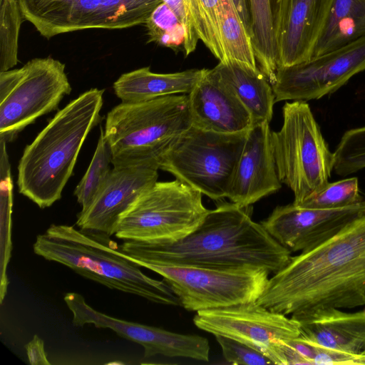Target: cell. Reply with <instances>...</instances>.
<instances>
[{
	"mask_svg": "<svg viewBox=\"0 0 365 365\" xmlns=\"http://www.w3.org/2000/svg\"><path fill=\"white\" fill-rule=\"evenodd\" d=\"M112 151L105 136L104 130L100 128V136L91 163L83 177L76 186L74 195L86 210L96 198L110 176L112 169Z\"/></svg>",
	"mask_w": 365,
	"mask_h": 365,
	"instance_id": "cell-27",
	"label": "cell"
},
{
	"mask_svg": "<svg viewBox=\"0 0 365 365\" xmlns=\"http://www.w3.org/2000/svg\"><path fill=\"white\" fill-rule=\"evenodd\" d=\"M364 356V365H365V351L361 354Z\"/></svg>",
	"mask_w": 365,
	"mask_h": 365,
	"instance_id": "cell-36",
	"label": "cell"
},
{
	"mask_svg": "<svg viewBox=\"0 0 365 365\" xmlns=\"http://www.w3.org/2000/svg\"><path fill=\"white\" fill-rule=\"evenodd\" d=\"M364 305H365V293L364 294Z\"/></svg>",
	"mask_w": 365,
	"mask_h": 365,
	"instance_id": "cell-37",
	"label": "cell"
},
{
	"mask_svg": "<svg viewBox=\"0 0 365 365\" xmlns=\"http://www.w3.org/2000/svg\"><path fill=\"white\" fill-rule=\"evenodd\" d=\"M252 41L257 63L269 83H274L278 68L274 40L271 0H248Z\"/></svg>",
	"mask_w": 365,
	"mask_h": 365,
	"instance_id": "cell-24",
	"label": "cell"
},
{
	"mask_svg": "<svg viewBox=\"0 0 365 365\" xmlns=\"http://www.w3.org/2000/svg\"><path fill=\"white\" fill-rule=\"evenodd\" d=\"M174 12L185 30V38L183 44V51L187 56L195 48L198 38L193 28L188 9L184 0H162Z\"/></svg>",
	"mask_w": 365,
	"mask_h": 365,
	"instance_id": "cell-33",
	"label": "cell"
},
{
	"mask_svg": "<svg viewBox=\"0 0 365 365\" xmlns=\"http://www.w3.org/2000/svg\"><path fill=\"white\" fill-rule=\"evenodd\" d=\"M220 344L223 356L232 364H270L272 361L259 351L239 341L223 336H215Z\"/></svg>",
	"mask_w": 365,
	"mask_h": 365,
	"instance_id": "cell-32",
	"label": "cell"
},
{
	"mask_svg": "<svg viewBox=\"0 0 365 365\" xmlns=\"http://www.w3.org/2000/svg\"><path fill=\"white\" fill-rule=\"evenodd\" d=\"M294 319L300 324L299 337L312 344L353 355L365 351V309H321Z\"/></svg>",
	"mask_w": 365,
	"mask_h": 365,
	"instance_id": "cell-20",
	"label": "cell"
},
{
	"mask_svg": "<svg viewBox=\"0 0 365 365\" xmlns=\"http://www.w3.org/2000/svg\"><path fill=\"white\" fill-rule=\"evenodd\" d=\"M282 113L281 129L271 133L273 155L280 182L300 205L329 182L334 153L307 101L286 102Z\"/></svg>",
	"mask_w": 365,
	"mask_h": 365,
	"instance_id": "cell-6",
	"label": "cell"
},
{
	"mask_svg": "<svg viewBox=\"0 0 365 365\" xmlns=\"http://www.w3.org/2000/svg\"><path fill=\"white\" fill-rule=\"evenodd\" d=\"M195 325L214 336L244 343L264 354L274 364H284L281 342L298 337L300 324L256 302L197 312Z\"/></svg>",
	"mask_w": 365,
	"mask_h": 365,
	"instance_id": "cell-11",
	"label": "cell"
},
{
	"mask_svg": "<svg viewBox=\"0 0 365 365\" xmlns=\"http://www.w3.org/2000/svg\"><path fill=\"white\" fill-rule=\"evenodd\" d=\"M269 123H255L247 131L227 198L233 203L250 207L278 191L282 186L273 155Z\"/></svg>",
	"mask_w": 365,
	"mask_h": 365,
	"instance_id": "cell-18",
	"label": "cell"
},
{
	"mask_svg": "<svg viewBox=\"0 0 365 365\" xmlns=\"http://www.w3.org/2000/svg\"><path fill=\"white\" fill-rule=\"evenodd\" d=\"M19 73L14 88L0 101V140L6 143L37 118L56 110L71 91L65 64L51 57L34 58Z\"/></svg>",
	"mask_w": 365,
	"mask_h": 365,
	"instance_id": "cell-12",
	"label": "cell"
},
{
	"mask_svg": "<svg viewBox=\"0 0 365 365\" xmlns=\"http://www.w3.org/2000/svg\"><path fill=\"white\" fill-rule=\"evenodd\" d=\"M247 131L222 133L191 125L161 155L160 169L213 200L227 198Z\"/></svg>",
	"mask_w": 365,
	"mask_h": 365,
	"instance_id": "cell-7",
	"label": "cell"
},
{
	"mask_svg": "<svg viewBox=\"0 0 365 365\" xmlns=\"http://www.w3.org/2000/svg\"><path fill=\"white\" fill-rule=\"evenodd\" d=\"M150 41L175 51L185 42V30L170 7L162 2L151 13L145 24Z\"/></svg>",
	"mask_w": 365,
	"mask_h": 365,
	"instance_id": "cell-31",
	"label": "cell"
},
{
	"mask_svg": "<svg viewBox=\"0 0 365 365\" xmlns=\"http://www.w3.org/2000/svg\"><path fill=\"white\" fill-rule=\"evenodd\" d=\"M63 300L72 314L73 326L93 324L97 328L111 329L120 337L141 345L145 358L163 355L209 361L210 344L205 337L175 333L108 315L93 308L76 292L66 293Z\"/></svg>",
	"mask_w": 365,
	"mask_h": 365,
	"instance_id": "cell-14",
	"label": "cell"
},
{
	"mask_svg": "<svg viewBox=\"0 0 365 365\" xmlns=\"http://www.w3.org/2000/svg\"><path fill=\"white\" fill-rule=\"evenodd\" d=\"M232 1L245 28L248 31L250 35L252 36L251 19L248 0H232Z\"/></svg>",
	"mask_w": 365,
	"mask_h": 365,
	"instance_id": "cell-35",
	"label": "cell"
},
{
	"mask_svg": "<svg viewBox=\"0 0 365 365\" xmlns=\"http://www.w3.org/2000/svg\"><path fill=\"white\" fill-rule=\"evenodd\" d=\"M110 237L67 225H51L36 236V255L66 266L77 274L111 289L134 294L149 302L180 306L178 297L163 279L144 274L138 264L112 245Z\"/></svg>",
	"mask_w": 365,
	"mask_h": 365,
	"instance_id": "cell-4",
	"label": "cell"
},
{
	"mask_svg": "<svg viewBox=\"0 0 365 365\" xmlns=\"http://www.w3.org/2000/svg\"><path fill=\"white\" fill-rule=\"evenodd\" d=\"M364 71L365 36L307 61L279 67L271 86L275 102L317 100Z\"/></svg>",
	"mask_w": 365,
	"mask_h": 365,
	"instance_id": "cell-13",
	"label": "cell"
},
{
	"mask_svg": "<svg viewBox=\"0 0 365 365\" xmlns=\"http://www.w3.org/2000/svg\"><path fill=\"white\" fill-rule=\"evenodd\" d=\"M23 16L16 0H0V72L18 63L19 34Z\"/></svg>",
	"mask_w": 365,
	"mask_h": 365,
	"instance_id": "cell-28",
	"label": "cell"
},
{
	"mask_svg": "<svg viewBox=\"0 0 365 365\" xmlns=\"http://www.w3.org/2000/svg\"><path fill=\"white\" fill-rule=\"evenodd\" d=\"M139 266L163 277L190 312L256 302L269 280V272L259 267L215 269L141 263Z\"/></svg>",
	"mask_w": 365,
	"mask_h": 365,
	"instance_id": "cell-10",
	"label": "cell"
},
{
	"mask_svg": "<svg viewBox=\"0 0 365 365\" xmlns=\"http://www.w3.org/2000/svg\"><path fill=\"white\" fill-rule=\"evenodd\" d=\"M365 210L318 246L291 257L257 302L294 319L317 309L364 305Z\"/></svg>",
	"mask_w": 365,
	"mask_h": 365,
	"instance_id": "cell-1",
	"label": "cell"
},
{
	"mask_svg": "<svg viewBox=\"0 0 365 365\" xmlns=\"http://www.w3.org/2000/svg\"><path fill=\"white\" fill-rule=\"evenodd\" d=\"M192 125L217 133L248 130L252 116L235 93L212 71L206 73L187 94Z\"/></svg>",
	"mask_w": 365,
	"mask_h": 365,
	"instance_id": "cell-19",
	"label": "cell"
},
{
	"mask_svg": "<svg viewBox=\"0 0 365 365\" xmlns=\"http://www.w3.org/2000/svg\"><path fill=\"white\" fill-rule=\"evenodd\" d=\"M334 0H277L274 40L279 67L310 60Z\"/></svg>",
	"mask_w": 365,
	"mask_h": 365,
	"instance_id": "cell-16",
	"label": "cell"
},
{
	"mask_svg": "<svg viewBox=\"0 0 365 365\" xmlns=\"http://www.w3.org/2000/svg\"><path fill=\"white\" fill-rule=\"evenodd\" d=\"M192 125L188 95L173 94L124 103L107 114L105 136L113 166L159 158L172 140Z\"/></svg>",
	"mask_w": 365,
	"mask_h": 365,
	"instance_id": "cell-5",
	"label": "cell"
},
{
	"mask_svg": "<svg viewBox=\"0 0 365 365\" xmlns=\"http://www.w3.org/2000/svg\"><path fill=\"white\" fill-rule=\"evenodd\" d=\"M159 169L155 160L113 166L96 198L78 214L76 226L83 231L110 237L120 217L157 182Z\"/></svg>",
	"mask_w": 365,
	"mask_h": 365,
	"instance_id": "cell-15",
	"label": "cell"
},
{
	"mask_svg": "<svg viewBox=\"0 0 365 365\" xmlns=\"http://www.w3.org/2000/svg\"><path fill=\"white\" fill-rule=\"evenodd\" d=\"M23 18L46 38L92 29L145 24L162 0H16Z\"/></svg>",
	"mask_w": 365,
	"mask_h": 365,
	"instance_id": "cell-9",
	"label": "cell"
},
{
	"mask_svg": "<svg viewBox=\"0 0 365 365\" xmlns=\"http://www.w3.org/2000/svg\"><path fill=\"white\" fill-rule=\"evenodd\" d=\"M29 364L31 365H50L44 349L43 341L34 335L32 339L25 346Z\"/></svg>",
	"mask_w": 365,
	"mask_h": 365,
	"instance_id": "cell-34",
	"label": "cell"
},
{
	"mask_svg": "<svg viewBox=\"0 0 365 365\" xmlns=\"http://www.w3.org/2000/svg\"><path fill=\"white\" fill-rule=\"evenodd\" d=\"M199 40L220 63L227 58L221 37L220 0H184Z\"/></svg>",
	"mask_w": 365,
	"mask_h": 365,
	"instance_id": "cell-26",
	"label": "cell"
},
{
	"mask_svg": "<svg viewBox=\"0 0 365 365\" xmlns=\"http://www.w3.org/2000/svg\"><path fill=\"white\" fill-rule=\"evenodd\" d=\"M364 200L365 198L360 193L358 178L351 177L333 182H329L320 190L297 205L308 208L331 210L357 205Z\"/></svg>",
	"mask_w": 365,
	"mask_h": 365,
	"instance_id": "cell-29",
	"label": "cell"
},
{
	"mask_svg": "<svg viewBox=\"0 0 365 365\" xmlns=\"http://www.w3.org/2000/svg\"><path fill=\"white\" fill-rule=\"evenodd\" d=\"M334 153L335 174L346 177L365 168V125L346 130Z\"/></svg>",
	"mask_w": 365,
	"mask_h": 365,
	"instance_id": "cell-30",
	"label": "cell"
},
{
	"mask_svg": "<svg viewBox=\"0 0 365 365\" xmlns=\"http://www.w3.org/2000/svg\"><path fill=\"white\" fill-rule=\"evenodd\" d=\"M104 90L91 88L59 110L24 150L19 191L40 208L61 197L89 132L101 120Z\"/></svg>",
	"mask_w": 365,
	"mask_h": 365,
	"instance_id": "cell-3",
	"label": "cell"
},
{
	"mask_svg": "<svg viewBox=\"0 0 365 365\" xmlns=\"http://www.w3.org/2000/svg\"><path fill=\"white\" fill-rule=\"evenodd\" d=\"M365 210V200L346 207L322 210L294 204L276 207L261 224L291 252L311 250L327 241Z\"/></svg>",
	"mask_w": 365,
	"mask_h": 365,
	"instance_id": "cell-17",
	"label": "cell"
},
{
	"mask_svg": "<svg viewBox=\"0 0 365 365\" xmlns=\"http://www.w3.org/2000/svg\"><path fill=\"white\" fill-rule=\"evenodd\" d=\"M202 195L178 179L157 181L120 217L114 235L124 241L180 240L195 230L210 211Z\"/></svg>",
	"mask_w": 365,
	"mask_h": 365,
	"instance_id": "cell-8",
	"label": "cell"
},
{
	"mask_svg": "<svg viewBox=\"0 0 365 365\" xmlns=\"http://www.w3.org/2000/svg\"><path fill=\"white\" fill-rule=\"evenodd\" d=\"M221 37L227 63L252 71L257 67L252 38L245 28L232 0H220Z\"/></svg>",
	"mask_w": 365,
	"mask_h": 365,
	"instance_id": "cell-25",
	"label": "cell"
},
{
	"mask_svg": "<svg viewBox=\"0 0 365 365\" xmlns=\"http://www.w3.org/2000/svg\"><path fill=\"white\" fill-rule=\"evenodd\" d=\"M250 207L223 202L210 210L200 225L174 242L125 241L119 247L137 264L191 266L215 269L252 267L275 273L291 252L262 224L252 220Z\"/></svg>",
	"mask_w": 365,
	"mask_h": 365,
	"instance_id": "cell-2",
	"label": "cell"
},
{
	"mask_svg": "<svg viewBox=\"0 0 365 365\" xmlns=\"http://www.w3.org/2000/svg\"><path fill=\"white\" fill-rule=\"evenodd\" d=\"M207 69H189L171 73H156L149 67L122 74L113 83V90L124 103H138L158 97L190 93Z\"/></svg>",
	"mask_w": 365,
	"mask_h": 365,
	"instance_id": "cell-21",
	"label": "cell"
},
{
	"mask_svg": "<svg viewBox=\"0 0 365 365\" xmlns=\"http://www.w3.org/2000/svg\"><path fill=\"white\" fill-rule=\"evenodd\" d=\"M365 36V0H334L313 57Z\"/></svg>",
	"mask_w": 365,
	"mask_h": 365,
	"instance_id": "cell-23",
	"label": "cell"
},
{
	"mask_svg": "<svg viewBox=\"0 0 365 365\" xmlns=\"http://www.w3.org/2000/svg\"><path fill=\"white\" fill-rule=\"evenodd\" d=\"M212 70L248 110L253 124L270 122L275 96L271 83L260 70L220 62Z\"/></svg>",
	"mask_w": 365,
	"mask_h": 365,
	"instance_id": "cell-22",
	"label": "cell"
}]
</instances>
